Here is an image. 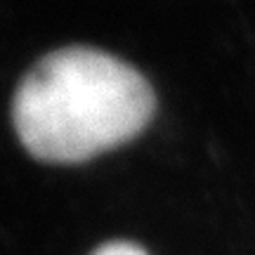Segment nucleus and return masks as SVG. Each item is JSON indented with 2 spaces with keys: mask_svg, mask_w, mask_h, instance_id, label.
I'll return each instance as SVG.
<instances>
[{
  "mask_svg": "<svg viewBox=\"0 0 255 255\" xmlns=\"http://www.w3.org/2000/svg\"><path fill=\"white\" fill-rule=\"evenodd\" d=\"M154 109V88L135 66L73 45L50 52L24 76L12 121L38 161L83 163L137 137Z\"/></svg>",
  "mask_w": 255,
  "mask_h": 255,
  "instance_id": "1",
  "label": "nucleus"
},
{
  "mask_svg": "<svg viewBox=\"0 0 255 255\" xmlns=\"http://www.w3.org/2000/svg\"><path fill=\"white\" fill-rule=\"evenodd\" d=\"M92 255H146V251L130 241H109V244H102Z\"/></svg>",
  "mask_w": 255,
  "mask_h": 255,
  "instance_id": "2",
  "label": "nucleus"
}]
</instances>
